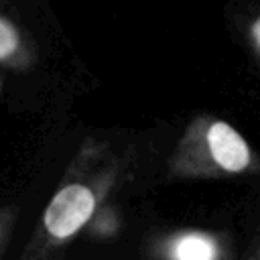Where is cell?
Returning <instances> with one entry per match:
<instances>
[{"mask_svg": "<svg viewBox=\"0 0 260 260\" xmlns=\"http://www.w3.org/2000/svg\"><path fill=\"white\" fill-rule=\"evenodd\" d=\"M16 45H18V39H16L14 28L8 22L0 20V57L10 55L16 49Z\"/></svg>", "mask_w": 260, "mask_h": 260, "instance_id": "4", "label": "cell"}, {"mask_svg": "<svg viewBox=\"0 0 260 260\" xmlns=\"http://www.w3.org/2000/svg\"><path fill=\"white\" fill-rule=\"evenodd\" d=\"M215 256L217 248L213 240L203 234H185L171 248L173 260H215Z\"/></svg>", "mask_w": 260, "mask_h": 260, "instance_id": "3", "label": "cell"}, {"mask_svg": "<svg viewBox=\"0 0 260 260\" xmlns=\"http://www.w3.org/2000/svg\"><path fill=\"white\" fill-rule=\"evenodd\" d=\"M252 37H254V41H256V45H258V49H260V18L254 22V26H252Z\"/></svg>", "mask_w": 260, "mask_h": 260, "instance_id": "5", "label": "cell"}, {"mask_svg": "<svg viewBox=\"0 0 260 260\" xmlns=\"http://www.w3.org/2000/svg\"><path fill=\"white\" fill-rule=\"evenodd\" d=\"M93 193L83 185L63 187L45 211V228L55 238L73 236L93 213Z\"/></svg>", "mask_w": 260, "mask_h": 260, "instance_id": "1", "label": "cell"}, {"mask_svg": "<svg viewBox=\"0 0 260 260\" xmlns=\"http://www.w3.org/2000/svg\"><path fill=\"white\" fill-rule=\"evenodd\" d=\"M207 142L215 162L230 171L240 173L250 162V150L244 138L225 122H213L207 130Z\"/></svg>", "mask_w": 260, "mask_h": 260, "instance_id": "2", "label": "cell"}]
</instances>
